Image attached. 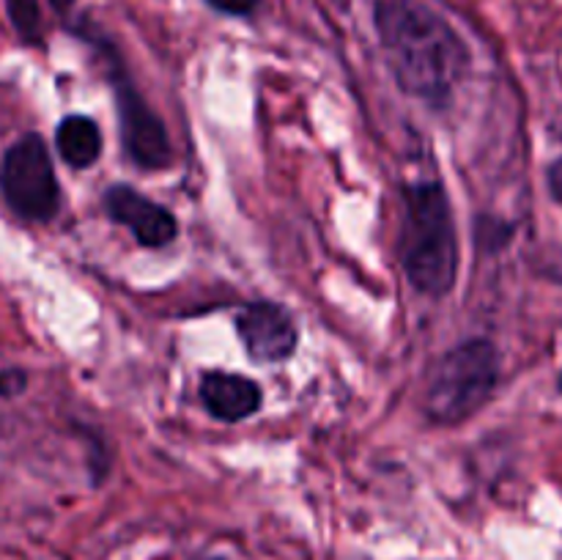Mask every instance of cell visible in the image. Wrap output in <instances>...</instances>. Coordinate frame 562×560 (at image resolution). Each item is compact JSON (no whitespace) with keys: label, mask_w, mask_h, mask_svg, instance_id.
<instances>
[{"label":"cell","mask_w":562,"mask_h":560,"mask_svg":"<svg viewBox=\"0 0 562 560\" xmlns=\"http://www.w3.org/2000/svg\"><path fill=\"white\" fill-rule=\"evenodd\" d=\"M547 179H549V190H552L554 201L562 203V157L552 165V168H549Z\"/></svg>","instance_id":"obj_13"},{"label":"cell","mask_w":562,"mask_h":560,"mask_svg":"<svg viewBox=\"0 0 562 560\" xmlns=\"http://www.w3.org/2000/svg\"><path fill=\"white\" fill-rule=\"evenodd\" d=\"M560 390H562V377H560Z\"/></svg>","instance_id":"obj_14"},{"label":"cell","mask_w":562,"mask_h":560,"mask_svg":"<svg viewBox=\"0 0 562 560\" xmlns=\"http://www.w3.org/2000/svg\"><path fill=\"white\" fill-rule=\"evenodd\" d=\"M201 399L217 421L236 423L256 415L261 406V388L239 373H209L201 384Z\"/></svg>","instance_id":"obj_8"},{"label":"cell","mask_w":562,"mask_h":560,"mask_svg":"<svg viewBox=\"0 0 562 560\" xmlns=\"http://www.w3.org/2000/svg\"><path fill=\"white\" fill-rule=\"evenodd\" d=\"M104 209L115 223L126 225L135 239L146 247H162L176 239V217L151 198L140 195L126 184H115L104 192Z\"/></svg>","instance_id":"obj_7"},{"label":"cell","mask_w":562,"mask_h":560,"mask_svg":"<svg viewBox=\"0 0 562 560\" xmlns=\"http://www.w3.org/2000/svg\"><path fill=\"white\" fill-rule=\"evenodd\" d=\"M499 379V351L492 340H467L434 366L426 388V415L453 426L486 406Z\"/></svg>","instance_id":"obj_3"},{"label":"cell","mask_w":562,"mask_h":560,"mask_svg":"<svg viewBox=\"0 0 562 560\" xmlns=\"http://www.w3.org/2000/svg\"><path fill=\"white\" fill-rule=\"evenodd\" d=\"M261 0H209L212 9H217L220 14H228V16H247L258 9Z\"/></svg>","instance_id":"obj_11"},{"label":"cell","mask_w":562,"mask_h":560,"mask_svg":"<svg viewBox=\"0 0 562 560\" xmlns=\"http://www.w3.org/2000/svg\"><path fill=\"white\" fill-rule=\"evenodd\" d=\"M55 146L66 165L77 170L91 168L102 154V132L88 115H66L55 132Z\"/></svg>","instance_id":"obj_9"},{"label":"cell","mask_w":562,"mask_h":560,"mask_svg":"<svg viewBox=\"0 0 562 560\" xmlns=\"http://www.w3.org/2000/svg\"><path fill=\"white\" fill-rule=\"evenodd\" d=\"M11 22L25 42H38L42 36V9L38 0H5Z\"/></svg>","instance_id":"obj_10"},{"label":"cell","mask_w":562,"mask_h":560,"mask_svg":"<svg viewBox=\"0 0 562 560\" xmlns=\"http://www.w3.org/2000/svg\"><path fill=\"white\" fill-rule=\"evenodd\" d=\"M236 333L256 362H283L296 349V327L274 302H250L236 316Z\"/></svg>","instance_id":"obj_6"},{"label":"cell","mask_w":562,"mask_h":560,"mask_svg":"<svg viewBox=\"0 0 562 560\" xmlns=\"http://www.w3.org/2000/svg\"><path fill=\"white\" fill-rule=\"evenodd\" d=\"M0 190L5 203L20 217L36 223L55 217L60 206V190L47 143L42 137L25 135L5 152L0 165Z\"/></svg>","instance_id":"obj_4"},{"label":"cell","mask_w":562,"mask_h":560,"mask_svg":"<svg viewBox=\"0 0 562 560\" xmlns=\"http://www.w3.org/2000/svg\"><path fill=\"white\" fill-rule=\"evenodd\" d=\"M395 82L428 104H448L470 69V47L442 14L420 0H379L373 9Z\"/></svg>","instance_id":"obj_1"},{"label":"cell","mask_w":562,"mask_h":560,"mask_svg":"<svg viewBox=\"0 0 562 560\" xmlns=\"http://www.w3.org/2000/svg\"><path fill=\"white\" fill-rule=\"evenodd\" d=\"M22 384H25V377L20 371H5L0 373V393L9 395V393H20Z\"/></svg>","instance_id":"obj_12"},{"label":"cell","mask_w":562,"mask_h":560,"mask_svg":"<svg viewBox=\"0 0 562 560\" xmlns=\"http://www.w3.org/2000/svg\"><path fill=\"white\" fill-rule=\"evenodd\" d=\"M404 201L401 264L406 278L420 294L445 296L459 275V242L448 195L437 181H423L406 190Z\"/></svg>","instance_id":"obj_2"},{"label":"cell","mask_w":562,"mask_h":560,"mask_svg":"<svg viewBox=\"0 0 562 560\" xmlns=\"http://www.w3.org/2000/svg\"><path fill=\"white\" fill-rule=\"evenodd\" d=\"M113 88L115 102H119L121 137H124V148L132 163L146 170L168 168L170 159H173V148H170V137L162 121L157 119L146 99L135 91L132 80H126L121 71L113 75Z\"/></svg>","instance_id":"obj_5"}]
</instances>
